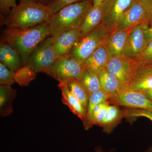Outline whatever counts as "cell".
<instances>
[{
    "mask_svg": "<svg viewBox=\"0 0 152 152\" xmlns=\"http://www.w3.org/2000/svg\"><path fill=\"white\" fill-rule=\"evenodd\" d=\"M151 100L152 101V99Z\"/></svg>",
    "mask_w": 152,
    "mask_h": 152,
    "instance_id": "74e56055",
    "label": "cell"
},
{
    "mask_svg": "<svg viewBox=\"0 0 152 152\" xmlns=\"http://www.w3.org/2000/svg\"><path fill=\"white\" fill-rule=\"evenodd\" d=\"M36 72L27 65L22 66L15 74V80L21 86H26L36 78Z\"/></svg>",
    "mask_w": 152,
    "mask_h": 152,
    "instance_id": "cb8c5ba5",
    "label": "cell"
},
{
    "mask_svg": "<svg viewBox=\"0 0 152 152\" xmlns=\"http://www.w3.org/2000/svg\"><path fill=\"white\" fill-rule=\"evenodd\" d=\"M110 104H109L106 105L99 112V113L95 117L94 120L93 121V125H95L99 126L105 116L108 107Z\"/></svg>",
    "mask_w": 152,
    "mask_h": 152,
    "instance_id": "4dcf8cb0",
    "label": "cell"
},
{
    "mask_svg": "<svg viewBox=\"0 0 152 152\" xmlns=\"http://www.w3.org/2000/svg\"><path fill=\"white\" fill-rule=\"evenodd\" d=\"M14 77L15 74L0 62V85L12 86L15 83Z\"/></svg>",
    "mask_w": 152,
    "mask_h": 152,
    "instance_id": "4316f807",
    "label": "cell"
},
{
    "mask_svg": "<svg viewBox=\"0 0 152 152\" xmlns=\"http://www.w3.org/2000/svg\"><path fill=\"white\" fill-rule=\"evenodd\" d=\"M64 82L65 83L71 92L80 102L87 110L89 94L79 81L75 79H70L66 80Z\"/></svg>",
    "mask_w": 152,
    "mask_h": 152,
    "instance_id": "603a6c76",
    "label": "cell"
},
{
    "mask_svg": "<svg viewBox=\"0 0 152 152\" xmlns=\"http://www.w3.org/2000/svg\"><path fill=\"white\" fill-rule=\"evenodd\" d=\"M105 1V0H93V5L94 6L99 5L104 2Z\"/></svg>",
    "mask_w": 152,
    "mask_h": 152,
    "instance_id": "e575fe53",
    "label": "cell"
},
{
    "mask_svg": "<svg viewBox=\"0 0 152 152\" xmlns=\"http://www.w3.org/2000/svg\"><path fill=\"white\" fill-rule=\"evenodd\" d=\"M149 25L148 22H145L133 28L125 44L124 51L125 56L130 59H135L146 48L148 45L147 33Z\"/></svg>",
    "mask_w": 152,
    "mask_h": 152,
    "instance_id": "9c48e42d",
    "label": "cell"
},
{
    "mask_svg": "<svg viewBox=\"0 0 152 152\" xmlns=\"http://www.w3.org/2000/svg\"><path fill=\"white\" fill-rule=\"evenodd\" d=\"M110 57L104 42L83 63L84 67L99 74L102 69L105 68Z\"/></svg>",
    "mask_w": 152,
    "mask_h": 152,
    "instance_id": "e0dca14e",
    "label": "cell"
},
{
    "mask_svg": "<svg viewBox=\"0 0 152 152\" xmlns=\"http://www.w3.org/2000/svg\"><path fill=\"white\" fill-rule=\"evenodd\" d=\"M17 96L16 90L10 86L0 85V115L7 116L12 113V103Z\"/></svg>",
    "mask_w": 152,
    "mask_h": 152,
    "instance_id": "ffe728a7",
    "label": "cell"
},
{
    "mask_svg": "<svg viewBox=\"0 0 152 152\" xmlns=\"http://www.w3.org/2000/svg\"><path fill=\"white\" fill-rule=\"evenodd\" d=\"M133 28L117 30L109 34L105 41V44L108 49L111 57H121L124 56V49L127 38Z\"/></svg>",
    "mask_w": 152,
    "mask_h": 152,
    "instance_id": "4fadbf2b",
    "label": "cell"
},
{
    "mask_svg": "<svg viewBox=\"0 0 152 152\" xmlns=\"http://www.w3.org/2000/svg\"><path fill=\"white\" fill-rule=\"evenodd\" d=\"M79 82L89 94L101 90L99 74L93 71L85 69Z\"/></svg>",
    "mask_w": 152,
    "mask_h": 152,
    "instance_id": "7402d4cb",
    "label": "cell"
},
{
    "mask_svg": "<svg viewBox=\"0 0 152 152\" xmlns=\"http://www.w3.org/2000/svg\"><path fill=\"white\" fill-rule=\"evenodd\" d=\"M50 34V27L48 22L26 29L7 28L1 41L10 44L18 52L23 66L26 64L34 49Z\"/></svg>",
    "mask_w": 152,
    "mask_h": 152,
    "instance_id": "6da1fadb",
    "label": "cell"
},
{
    "mask_svg": "<svg viewBox=\"0 0 152 152\" xmlns=\"http://www.w3.org/2000/svg\"><path fill=\"white\" fill-rule=\"evenodd\" d=\"M58 86L61 92L63 103L67 106L71 111L80 118L84 124L86 119V110L80 102L71 92L64 82H60Z\"/></svg>",
    "mask_w": 152,
    "mask_h": 152,
    "instance_id": "9a60e30c",
    "label": "cell"
},
{
    "mask_svg": "<svg viewBox=\"0 0 152 152\" xmlns=\"http://www.w3.org/2000/svg\"><path fill=\"white\" fill-rule=\"evenodd\" d=\"M86 1L87 0H54L46 7L49 13L51 16L66 6Z\"/></svg>",
    "mask_w": 152,
    "mask_h": 152,
    "instance_id": "484cf974",
    "label": "cell"
},
{
    "mask_svg": "<svg viewBox=\"0 0 152 152\" xmlns=\"http://www.w3.org/2000/svg\"><path fill=\"white\" fill-rule=\"evenodd\" d=\"M99 77L101 90L110 97V99L122 90L119 80L105 68L99 72Z\"/></svg>",
    "mask_w": 152,
    "mask_h": 152,
    "instance_id": "d6986e66",
    "label": "cell"
},
{
    "mask_svg": "<svg viewBox=\"0 0 152 152\" xmlns=\"http://www.w3.org/2000/svg\"><path fill=\"white\" fill-rule=\"evenodd\" d=\"M20 2L28 1L32 2L42 5L47 6L50 4L54 0H19Z\"/></svg>",
    "mask_w": 152,
    "mask_h": 152,
    "instance_id": "1f68e13d",
    "label": "cell"
},
{
    "mask_svg": "<svg viewBox=\"0 0 152 152\" xmlns=\"http://www.w3.org/2000/svg\"><path fill=\"white\" fill-rule=\"evenodd\" d=\"M0 62L14 74L22 66V59L18 52L10 44L1 41Z\"/></svg>",
    "mask_w": 152,
    "mask_h": 152,
    "instance_id": "2e32d148",
    "label": "cell"
},
{
    "mask_svg": "<svg viewBox=\"0 0 152 152\" xmlns=\"http://www.w3.org/2000/svg\"><path fill=\"white\" fill-rule=\"evenodd\" d=\"M124 117H125L124 111L118 105L110 104L105 116L99 126L102 127L104 132L110 134Z\"/></svg>",
    "mask_w": 152,
    "mask_h": 152,
    "instance_id": "44dd1931",
    "label": "cell"
},
{
    "mask_svg": "<svg viewBox=\"0 0 152 152\" xmlns=\"http://www.w3.org/2000/svg\"><path fill=\"white\" fill-rule=\"evenodd\" d=\"M150 6H151V17H150L149 24L152 25V0H150Z\"/></svg>",
    "mask_w": 152,
    "mask_h": 152,
    "instance_id": "d590c367",
    "label": "cell"
},
{
    "mask_svg": "<svg viewBox=\"0 0 152 152\" xmlns=\"http://www.w3.org/2000/svg\"><path fill=\"white\" fill-rule=\"evenodd\" d=\"M54 39L49 37L31 53L26 64L36 73H45L60 58L54 46Z\"/></svg>",
    "mask_w": 152,
    "mask_h": 152,
    "instance_id": "8992f818",
    "label": "cell"
},
{
    "mask_svg": "<svg viewBox=\"0 0 152 152\" xmlns=\"http://www.w3.org/2000/svg\"><path fill=\"white\" fill-rule=\"evenodd\" d=\"M147 41L148 44V43L152 40V25L151 26H149L147 31Z\"/></svg>",
    "mask_w": 152,
    "mask_h": 152,
    "instance_id": "d6a6232c",
    "label": "cell"
},
{
    "mask_svg": "<svg viewBox=\"0 0 152 152\" xmlns=\"http://www.w3.org/2000/svg\"><path fill=\"white\" fill-rule=\"evenodd\" d=\"M124 111L125 117H145L152 121V111L143 109L127 108Z\"/></svg>",
    "mask_w": 152,
    "mask_h": 152,
    "instance_id": "83f0119b",
    "label": "cell"
},
{
    "mask_svg": "<svg viewBox=\"0 0 152 152\" xmlns=\"http://www.w3.org/2000/svg\"><path fill=\"white\" fill-rule=\"evenodd\" d=\"M138 64H152V40L137 58L134 60Z\"/></svg>",
    "mask_w": 152,
    "mask_h": 152,
    "instance_id": "f1b7e54d",
    "label": "cell"
},
{
    "mask_svg": "<svg viewBox=\"0 0 152 152\" xmlns=\"http://www.w3.org/2000/svg\"><path fill=\"white\" fill-rule=\"evenodd\" d=\"M84 70L83 63L69 53L60 57L45 73L60 83L70 79L80 81Z\"/></svg>",
    "mask_w": 152,
    "mask_h": 152,
    "instance_id": "5b68a950",
    "label": "cell"
},
{
    "mask_svg": "<svg viewBox=\"0 0 152 152\" xmlns=\"http://www.w3.org/2000/svg\"><path fill=\"white\" fill-rule=\"evenodd\" d=\"M81 37L79 29L67 31L54 39V46L57 54L61 57L70 53L75 44Z\"/></svg>",
    "mask_w": 152,
    "mask_h": 152,
    "instance_id": "5bb4252c",
    "label": "cell"
},
{
    "mask_svg": "<svg viewBox=\"0 0 152 152\" xmlns=\"http://www.w3.org/2000/svg\"><path fill=\"white\" fill-rule=\"evenodd\" d=\"M95 151H96V152H107L105 151L102 148L99 146L96 147V148H95ZM107 152H113V151H110Z\"/></svg>",
    "mask_w": 152,
    "mask_h": 152,
    "instance_id": "8d00e7d4",
    "label": "cell"
},
{
    "mask_svg": "<svg viewBox=\"0 0 152 152\" xmlns=\"http://www.w3.org/2000/svg\"><path fill=\"white\" fill-rule=\"evenodd\" d=\"M110 33L101 24L94 31L80 38L75 44L70 54L84 63L100 46L104 43Z\"/></svg>",
    "mask_w": 152,
    "mask_h": 152,
    "instance_id": "277c9868",
    "label": "cell"
},
{
    "mask_svg": "<svg viewBox=\"0 0 152 152\" xmlns=\"http://www.w3.org/2000/svg\"><path fill=\"white\" fill-rule=\"evenodd\" d=\"M113 104L124 106L127 108L143 109L152 111V101L142 92L127 88L122 90L109 100Z\"/></svg>",
    "mask_w": 152,
    "mask_h": 152,
    "instance_id": "8fae6325",
    "label": "cell"
},
{
    "mask_svg": "<svg viewBox=\"0 0 152 152\" xmlns=\"http://www.w3.org/2000/svg\"><path fill=\"white\" fill-rule=\"evenodd\" d=\"M147 98L150 99H152V89L146 90V91H142Z\"/></svg>",
    "mask_w": 152,
    "mask_h": 152,
    "instance_id": "836d02e7",
    "label": "cell"
},
{
    "mask_svg": "<svg viewBox=\"0 0 152 152\" xmlns=\"http://www.w3.org/2000/svg\"><path fill=\"white\" fill-rule=\"evenodd\" d=\"M102 4L97 6L93 5L86 15L79 29L81 37L97 28L102 23Z\"/></svg>",
    "mask_w": 152,
    "mask_h": 152,
    "instance_id": "ac0fdd59",
    "label": "cell"
},
{
    "mask_svg": "<svg viewBox=\"0 0 152 152\" xmlns=\"http://www.w3.org/2000/svg\"><path fill=\"white\" fill-rule=\"evenodd\" d=\"M51 15L46 6L32 2H20L7 16L1 18L7 28L26 29L48 22Z\"/></svg>",
    "mask_w": 152,
    "mask_h": 152,
    "instance_id": "7a4b0ae2",
    "label": "cell"
},
{
    "mask_svg": "<svg viewBox=\"0 0 152 152\" xmlns=\"http://www.w3.org/2000/svg\"><path fill=\"white\" fill-rule=\"evenodd\" d=\"M109 99L110 97L102 90L90 94L87 105L86 121L89 117L94 108L96 106L105 101H109Z\"/></svg>",
    "mask_w": 152,
    "mask_h": 152,
    "instance_id": "d4e9b609",
    "label": "cell"
},
{
    "mask_svg": "<svg viewBox=\"0 0 152 152\" xmlns=\"http://www.w3.org/2000/svg\"><path fill=\"white\" fill-rule=\"evenodd\" d=\"M136 63L137 66L128 88L140 92L152 89V64Z\"/></svg>",
    "mask_w": 152,
    "mask_h": 152,
    "instance_id": "7c38bea8",
    "label": "cell"
},
{
    "mask_svg": "<svg viewBox=\"0 0 152 152\" xmlns=\"http://www.w3.org/2000/svg\"><path fill=\"white\" fill-rule=\"evenodd\" d=\"M135 0H105L102 4V23L110 33L117 30L125 12Z\"/></svg>",
    "mask_w": 152,
    "mask_h": 152,
    "instance_id": "52a82bcc",
    "label": "cell"
},
{
    "mask_svg": "<svg viewBox=\"0 0 152 152\" xmlns=\"http://www.w3.org/2000/svg\"><path fill=\"white\" fill-rule=\"evenodd\" d=\"M93 5V0L75 3L52 15L48 21L50 27V37L56 39L67 31L80 29Z\"/></svg>",
    "mask_w": 152,
    "mask_h": 152,
    "instance_id": "3957f363",
    "label": "cell"
},
{
    "mask_svg": "<svg viewBox=\"0 0 152 152\" xmlns=\"http://www.w3.org/2000/svg\"><path fill=\"white\" fill-rule=\"evenodd\" d=\"M150 17V0H135L121 19L117 30L133 28L145 22L149 23Z\"/></svg>",
    "mask_w": 152,
    "mask_h": 152,
    "instance_id": "ba28073f",
    "label": "cell"
},
{
    "mask_svg": "<svg viewBox=\"0 0 152 152\" xmlns=\"http://www.w3.org/2000/svg\"><path fill=\"white\" fill-rule=\"evenodd\" d=\"M17 0H0L1 18L7 16L11 9L17 5Z\"/></svg>",
    "mask_w": 152,
    "mask_h": 152,
    "instance_id": "f546056e",
    "label": "cell"
},
{
    "mask_svg": "<svg viewBox=\"0 0 152 152\" xmlns=\"http://www.w3.org/2000/svg\"><path fill=\"white\" fill-rule=\"evenodd\" d=\"M136 66L134 60L124 55L121 57H111L105 68L116 77L124 90L128 88Z\"/></svg>",
    "mask_w": 152,
    "mask_h": 152,
    "instance_id": "30bf717a",
    "label": "cell"
}]
</instances>
